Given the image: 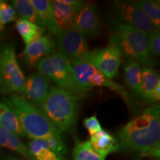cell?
Masks as SVG:
<instances>
[{
	"label": "cell",
	"mask_w": 160,
	"mask_h": 160,
	"mask_svg": "<svg viewBox=\"0 0 160 160\" xmlns=\"http://www.w3.org/2000/svg\"><path fill=\"white\" fill-rule=\"evenodd\" d=\"M17 20V13L11 4L5 1H0V32L5 25Z\"/></svg>",
	"instance_id": "obj_26"
},
{
	"label": "cell",
	"mask_w": 160,
	"mask_h": 160,
	"mask_svg": "<svg viewBox=\"0 0 160 160\" xmlns=\"http://www.w3.org/2000/svg\"><path fill=\"white\" fill-rule=\"evenodd\" d=\"M74 28L85 37H97L101 31V20L97 8L90 3H85L76 17Z\"/></svg>",
	"instance_id": "obj_12"
},
{
	"label": "cell",
	"mask_w": 160,
	"mask_h": 160,
	"mask_svg": "<svg viewBox=\"0 0 160 160\" xmlns=\"http://www.w3.org/2000/svg\"><path fill=\"white\" fill-rule=\"evenodd\" d=\"M119 151L137 152L143 157L159 158L160 108L159 104L149 106L133 118L117 133Z\"/></svg>",
	"instance_id": "obj_1"
},
{
	"label": "cell",
	"mask_w": 160,
	"mask_h": 160,
	"mask_svg": "<svg viewBox=\"0 0 160 160\" xmlns=\"http://www.w3.org/2000/svg\"><path fill=\"white\" fill-rule=\"evenodd\" d=\"M55 45L51 36L43 35L25 46L22 53L24 62L29 67L37 65L42 58L54 52Z\"/></svg>",
	"instance_id": "obj_13"
},
{
	"label": "cell",
	"mask_w": 160,
	"mask_h": 160,
	"mask_svg": "<svg viewBox=\"0 0 160 160\" xmlns=\"http://www.w3.org/2000/svg\"><path fill=\"white\" fill-rule=\"evenodd\" d=\"M32 5L39 19L40 26L43 28H47L52 35L57 36L59 33L54 17H53L52 3L50 0H31Z\"/></svg>",
	"instance_id": "obj_15"
},
{
	"label": "cell",
	"mask_w": 160,
	"mask_h": 160,
	"mask_svg": "<svg viewBox=\"0 0 160 160\" xmlns=\"http://www.w3.org/2000/svg\"><path fill=\"white\" fill-rule=\"evenodd\" d=\"M3 92H5V90L4 88L2 82L1 77H0V93H3Z\"/></svg>",
	"instance_id": "obj_30"
},
{
	"label": "cell",
	"mask_w": 160,
	"mask_h": 160,
	"mask_svg": "<svg viewBox=\"0 0 160 160\" xmlns=\"http://www.w3.org/2000/svg\"><path fill=\"white\" fill-rule=\"evenodd\" d=\"M148 42L152 56H159L160 53V32L154 29L148 34Z\"/></svg>",
	"instance_id": "obj_27"
},
{
	"label": "cell",
	"mask_w": 160,
	"mask_h": 160,
	"mask_svg": "<svg viewBox=\"0 0 160 160\" xmlns=\"http://www.w3.org/2000/svg\"><path fill=\"white\" fill-rule=\"evenodd\" d=\"M122 57V55L118 48L110 43L103 48L90 51L87 56V59L100 73L112 79L119 73Z\"/></svg>",
	"instance_id": "obj_9"
},
{
	"label": "cell",
	"mask_w": 160,
	"mask_h": 160,
	"mask_svg": "<svg viewBox=\"0 0 160 160\" xmlns=\"http://www.w3.org/2000/svg\"><path fill=\"white\" fill-rule=\"evenodd\" d=\"M66 4H68L71 8H73L75 11H77L78 13L82 9L85 3H84L82 1H79V0H63Z\"/></svg>",
	"instance_id": "obj_29"
},
{
	"label": "cell",
	"mask_w": 160,
	"mask_h": 160,
	"mask_svg": "<svg viewBox=\"0 0 160 160\" xmlns=\"http://www.w3.org/2000/svg\"><path fill=\"white\" fill-rule=\"evenodd\" d=\"M16 28L21 36L25 45H28L34 40L42 37L45 31L43 28L22 18L17 20Z\"/></svg>",
	"instance_id": "obj_21"
},
{
	"label": "cell",
	"mask_w": 160,
	"mask_h": 160,
	"mask_svg": "<svg viewBox=\"0 0 160 160\" xmlns=\"http://www.w3.org/2000/svg\"><path fill=\"white\" fill-rule=\"evenodd\" d=\"M124 77L126 85L136 95H141L142 68L135 61H129L124 67Z\"/></svg>",
	"instance_id": "obj_19"
},
{
	"label": "cell",
	"mask_w": 160,
	"mask_h": 160,
	"mask_svg": "<svg viewBox=\"0 0 160 160\" xmlns=\"http://www.w3.org/2000/svg\"><path fill=\"white\" fill-rule=\"evenodd\" d=\"M28 148L35 160H62V157L49 148L45 140L32 139Z\"/></svg>",
	"instance_id": "obj_22"
},
{
	"label": "cell",
	"mask_w": 160,
	"mask_h": 160,
	"mask_svg": "<svg viewBox=\"0 0 160 160\" xmlns=\"http://www.w3.org/2000/svg\"><path fill=\"white\" fill-rule=\"evenodd\" d=\"M11 3L17 13H19L21 17L20 18L40 26L37 12L35 11L33 5H32L31 0H13L11 2Z\"/></svg>",
	"instance_id": "obj_24"
},
{
	"label": "cell",
	"mask_w": 160,
	"mask_h": 160,
	"mask_svg": "<svg viewBox=\"0 0 160 160\" xmlns=\"http://www.w3.org/2000/svg\"><path fill=\"white\" fill-rule=\"evenodd\" d=\"M114 31L112 33L110 43L114 45L122 55L130 61H135L146 67L155 65L153 56L150 52L148 35L133 26L113 22Z\"/></svg>",
	"instance_id": "obj_4"
},
{
	"label": "cell",
	"mask_w": 160,
	"mask_h": 160,
	"mask_svg": "<svg viewBox=\"0 0 160 160\" xmlns=\"http://www.w3.org/2000/svg\"><path fill=\"white\" fill-rule=\"evenodd\" d=\"M160 85L159 74L157 70L152 67L142 68V98L148 102H153V93L158 86Z\"/></svg>",
	"instance_id": "obj_17"
},
{
	"label": "cell",
	"mask_w": 160,
	"mask_h": 160,
	"mask_svg": "<svg viewBox=\"0 0 160 160\" xmlns=\"http://www.w3.org/2000/svg\"><path fill=\"white\" fill-rule=\"evenodd\" d=\"M2 102L8 106L19 119L25 136L31 139L47 140L50 138H62L45 113L25 97L13 93L3 98Z\"/></svg>",
	"instance_id": "obj_2"
},
{
	"label": "cell",
	"mask_w": 160,
	"mask_h": 160,
	"mask_svg": "<svg viewBox=\"0 0 160 160\" xmlns=\"http://www.w3.org/2000/svg\"><path fill=\"white\" fill-rule=\"evenodd\" d=\"M36 66L38 72L52 80L57 87L78 97L82 95L71 62L58 51L42 58Z\"/></svg>",
	"instance_id": "obj_5"
},
{
	"label": "cell",
	"mask_w": 160,
	"mask_h": 160,
	"mask_svg": "<svg viewBox=\"0 0 160 160\" xmlns=\"http://www.w3.org/2000/svg\"><path fill=\"white\" fill-rule=\"evenodd\" d=\"M71 65L82 94L95 87H105L117 93L126 103H129V94L125 88L100 73L87 59V57L73 62Z\"/></svg>",
	"instance_id": "obj_6"
},
{
	"label": "cell",
	"mask_w": 160,
	"mask_h": 160,
	"mask_svg": "<svg viewBox=\"0 0 160 160\" xmlns=\"http://www.w3.org/2000/svg\"><path fill=\"white\" fill-rule=\"evenodd\" d=\"M51 3L53 17L59 31H65L73 27L78 12L63 0H54L51 1Z\"/></svg>",
	"instance_id": "obj_14"
},
{
	"label": "cell",
	"mask_w": 160,
	"mask_h": 160,
	"mask_svg": "<svg viewBox=\"0 0 160 160\" xmlns=\"http://www.w3.org/2000/svg\"><path fill=\"white\" fill-rule=\"evenodd\" d=\"M6 160H19V159H16V158H13V157H9V158H8Z\"/></svg>",
	"instance_id": "obj_31"
},
{
	"label": "cell",
	"mask_w": 160,
	"mask_h": 160,
	"mask_svg": "<svg viewBox=\"0 0 160 160\" xmlns=\"http://www.w3.org/2000/svg\"><path fill=\"white\" fill-rule=\"evenodd\" d=\"M147 17L153 24L155 29L160 27V2L153 0H139L136 1Z\"/></svg>",
	"instance_id": "obj_25"
},
{
	"label": "cell",
	"mask_w": 160,
	"mask_h": 160,
	"mask_svg": "<svg viewBox=\"0 0 160 160\" xmlns=\"http://www.w3.org/2000/svg\"><path fill=\"white\" fill-rule=\"evenodd\" d=\"M15 151L28 160H35L28 148L22 142L17 136L0 126V147Z\"/></svg>",
	"instance_id": "obj_18"
},
{
	"label": "cell",
	"mask_w": 160,
	"mask_h": 160,
	"mask_svg": "<svg viewBox=\"0 0 160 160\" xmlns=\"http://www.w3.org/2000/svg\"><path fill=\"white\" fill-rule=\"evenodd\" d=\"M73 156L74 160H105L107 157L97 153L93 148L89 140L83 142L77 140Z\"/></svg>",
	"instance_id": "obj_23"
},
{
	"label": "cell",
	"mask_w": 160,
	"mask_h": 160,
	"mask_svg": "<svg viewBox=\"0 0 160 160\" xmlns=\"http://www.w3.org/2000/svg\"><path fill=\"white\" fill-rule=\"evenodd\" d=\"M83 124L85 128L88 131L91 137L94 135L95 133H98L101 130H102L99 120H98L96 116H92V117L86 118V119H84Z\"/></svg>",
	"instance_id": "obj_28"
},
{
	"label": "cell",
	"mask_w": 160,
	"mask_h": 160,
	"mask_svg": "<svg viewBox=\"0 0 160 160\" xmlns=\"http://www.w3.org/2000/svg\"><path fill=\"white\" fill-rule=\"evenodd\" d=\"M0 126L17 137H25L17 115L2 102H0Z\"/></svg>",
	"instance_id": "obj_20"
},
{
	"label": "cell",
	"mask_w": 160,
	"mask_h": 160,
	"mask_svg": "<svg viewBox=\"0 0 160 160\" xmlns=\"http://www.w3.org/2000/svg\"><path fill=\"white\" fill-rule=\"evenodd\" d=\"M79 97L58 87H52L39 109L61 132L70 131L77 122Z\"/></svg>",
	"instance_id": "obj_3"
},
{
	"label": "cell",
	"mask_w": 160,
	"mask_h": 160,
	"mask_svg": "<svg viewBox=\"0 0 160 160\" xmlns=\"http://www.w3.org/2000/svg\"><path fill=\"white\" fill-rule=\"evenodd\" d=\"M89 141L97 153L105 157L110 153L119 151L117 139L105 130H101L92 136Z\"/></svg>",
	"instance_id": "obj_16"
},
{
	"label": "cell",
	"mask_w": 160,
	"mask_h": 160,
	"mask_svg": "<svg viewBox=\"0 0 160 160\" xmlns=\"http://www.w3.org/2000/svg\"><path fill=\"white\" fill-rule=\"evenodd\" d=\"M0 77L5 92L23 94L25 77L18 62L14 46L11 44L0 48Z\"/></svg>",
	"instance_id": "obj_7"
},
{
	"label": "cell",
	"mask_w": 160,
	"mask_h": 160,
	"mask_svg": "<svg viewBox=\"0 0 160 160\" xmlns=\"http://www.w3.org/2000/svg\"><path fill=\"white\" fill-rule=\"evenodd\" d=\"M50 89V79L38 72L25 78L23 95L28 101L40 108L48 94Z\"/></svg>",
	"instance_id": "obj_11"
},
{
	"label": "cell",
	"mask_w": 160,
	"mask_h": 160,
	"mask_svg": "<svg viewBox=\"0 0 160 160\" xmlns=\"http://www.w3.org/2000/svg\"><path fill=\"white\" fill-rule=\"evenodd\" d=\"M115 12L117 22L133 26L147 35L155 29L136 1L116 2Z\"/></svg>",
	"instance_id": "obj_10"
},
{
	"label": "cell",
	"mask_w": 160,
	"mask_h": 160,
	"mask_svg": "<svg viewBox=\"0 0 160 160\" xmlns=\"http://www.w3.org/2000/svg\"><path fill=\"white\" fill-rule=\"evenodd\" d=\"M58 52L71 62L79 61L87 57L90 52L86 37L73 27L62 31L57 37Z\"/></svg>",
	"instance_id": "obj_8"
}]
</instances>
